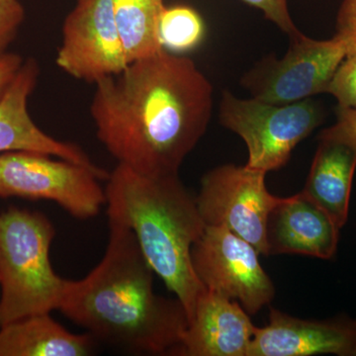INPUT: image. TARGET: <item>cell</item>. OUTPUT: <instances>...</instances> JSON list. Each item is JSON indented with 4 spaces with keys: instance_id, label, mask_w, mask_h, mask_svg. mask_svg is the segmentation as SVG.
<instances>
[{
    "instance_id": "cell-12",
    "label": "cell",
    "mask_w": 356,
    "mask_h": 356,
    "mask_svg": "<svg viewBox=\"0 0 356 356\" xmlns=\"http://www.w3.org/2000/svg\"><path fill=\"white\" fill-rule=\"evenodd\" d=\"M40 67L35 58L24 60L17 76L0 100V154L37 152L98 168L81 147L55 139L33 120L28 102L36 88Z\"/></svg>"
},
{
    "instance_id": "cell-20",
    "label": "cell",
    "mask_w": 356,
    "mask_h": 356,
    "mask_svg": "<svg viewBox=\"0 0 356 356\" xmlns=\"http://www.w3.org/2000/svg\"><path fill=\"white\" fill-rule=\"evenodd\" d=\"M24 19V7L19 0H0V58L8 53Z\"/></svg>"
},
{
    "instance_id": "cell-4",
    "label": "cell",
    "mask_w": 356,
    "mask_h": 356,
    "mask_svg": "<svg viewBox=\"0 0 356 356\" xmlns=\"http://www.w3.org/2000/svg\"><path fill=\"white\" fill-rule=\"evenodd\" d=\"M53 222L39 211L0 210V327L58 310L67 280L50 259Z\"/></svg>"
},
{
    "instance_id": "cell-8",
    "label": "cell",
    "mask_w": 356,
    "mask_h": 356,
    "mask_svg": "<svg viewBox=\"0 0 356 356\" xmlns=\"http://www.w3.org/2000/svg\"><path fill=\"white\" fill-rule=\"evenodd\" d=\"M266 172L235 165L206 173L196 202L207 226L222 227L267 257L266 225L281 198L267 191Z\"/></svg>"
},
{
    "instance_id": "cell-15",
    "label": "cell",
    "mask_w": 356,
    "mask_h": 356,
    "mask_svg": "<svg viewBox=\"0 0 356 356\" xmlns=\"http://www.w3.org/2000/svg\"><path fill=\"white\" fill-rule=\"evenodd\" d=\"M318 139L320 144L302 192L341 229L348 222L350 213L356 151L339 140Z\"/></svg>"
},
{
    "instance_id": "cell-14",
    "label": "cell",
    "mask_w": 356,
    "mask_h": 356,
    "mask_svg": "<svg viewBox=\"0 0 356 356\" xmlns=\"http://www.w3.org/2000/svg\"><path fill=\"white\" fill-rule=\"evenodd\" d=\"M255 327L241 304L206 288L177 355L248 356Z\"/></svg>"
},
{
    "instance_id": "cell-9",
    "label": "cell",
    "mask_w": 356,
    "mask_h": 356,
    "mask_svg": "<svg viewBox=\"0 0 356 356\" xmlns=\"http://www.w3.org/2000/svg\"><path fill=\"white\" fill-rule=\"evenodd\" d=\"M257 248L222 227L206 225L191 250L194 270L204 286L238 302L255 315L273 301L275 288Z\"/></svg>"
},
{
    "instance_id": "cell-13",
    "label": "cell",
    "mask_w": 356,
    "mask_h": 356,
    "mask_svg": "<svg viewBox=\"0 0 356 356\" xmlns=\"http://www.w3.org/2000/svg\"><path fill=\"white\" fill-rule=\"evenodd\" d=\"M339 229L334 220L303 192L281 198L266 225L267 255L303 254L331 259Z\"/></svg>"
},
{
    "instance_id": "cell-18",
    "label": "cell",
    "mask_w": 356,
    "mask_h": 356,
    "mask_svg": "<svg viewBox=\"0 0 356 356\" xmlns=\"http://www.w3.org/2000/svg\"><path fill=\"white\" fill-rule=\"evenodd\" d=\"M200 14L185 6L165 7L159 25V42L165 50L182 54L197 48L205 37Z\"/></svg>"
},
{
    "instance_id": "cell-21",
    "label": "cell",
    "mask_w": 356,
    "mask_h": 356,
    "mask_svg": "<svg viewBox=\"0 0 356 356\" xmlns=\"http://www.w3.org/2000/svg\"><path fill=\"white\" fill-rule=\"evenodd\" d=\"M245 3L259 9L264 13L266 19L270 20L286 33L290 39L302 34L295 23L288 9L287 0H242Z\"/></svg>"
},
{
    "instance_id": "cell-23",
    "label": "cell",
    "mask_w": 356,
    "mask_h": 356,
    "mask_svg": "<svg viewBox=\"0 0 356 356\" xmlns=\"http://www.w3.org/2000/svg\"><path fill=\"white\" fill-rule=\"evenodd\" d=\"M24 64V58L14 53H7L0 58V100L6 95Z\"/></svg>"
},
{
    "instance_id": "cell-11",
    "label": "cell",
    "mask_w": 356,
    "mask_h": 356,
    "mask_svg": "<svg viewBox=\"0 0 356 356\" xmlns=\"http://www.w3.org/2000/svg\"><path fill=\"white\" fill-rule=\"evenodd\" d=\"M355 322L309 321L271 308L268 325L255 327L248 356L353 355Z\"/></svg>"
},
{
    "instance_id": "cell-1",
    "label": "cell",
    "mask_w": 356,
    "mask_h": 356,
    "mask_svg": "<svg viewBox=\"0 0 356 356\" xmlns=\"http://www.w3.org/2000/svg\"><path fill=\"white\" fill-rule=\"evenodd\" d=\"M95 86L98 140L118 165L140 175L178 173L209 125V79L191 58L165 49Z\"/></svg>"
},
{
    "instance_id": "cell-6",
    "label": "cell",
    "mask_w": 356,
    "mask_h": 356,
    "mask_svg": "<svg viewBox=\"0 0 356 356\" xmlns=\"http://www.w3.org/2000/svg\"><path fill=\"white\" fill-rule=\"evenodd\" d=\"M109 173L37 152L0 154V197L57 203L72 217L88 220L106 205L100 180Z\"/></svg>"
},
{
    "instance_id": "cell-5",
    "label": "cell",
    "mask_w": 356,
    "mask_h": 356,
    "mask_svg": "<svg viewBox=\"0 0 356 356\" xmlns=\"http://www.w3.org/2000/svg\"><path fill=\"white\" fill-rule=\"evenodd\" d=\"M324 118V110L313 98L274 104L254 97L242 99L225 90L220 103V123L247 145L245 165L266 173L286 165L293 149Z\"/></svg>"
},
{
    "instance_id": "cell-16",
    "label": "cell",
    "mask_w": 356,
    "mask_h": 356,
    "mask_svg": "<svg viewBox=\"0 0 356 356\" xmlns=\"http://www.w3.org/2000/svg\"><path fill=\"white\" fill-rule=\"evenodd\" d=\"M96 341L88 332L67 331L50 313L0 327V356H86L93 353Z\"/></svg>"
},
{
    "instance_id": "cell-19",
    "label": "cell",
    "mask_w": 356,
    "mask_h": 356,
    "mask_svg": "<svg viewBox=\"0 0 356 356\" xmlns=\"http://www.w3.org/2000/svg\"><path fill=\"white\" fill-rule=\"evenodd\" d=\"M327 93L336 98L339 107L356 109V40L334 74Z\"/></svg>"
},
{
    "instance_id": "cell-3",
    "label": "cell",
    "mask_w": 356,
    "mask_h": 356,
    "mask_svg": "<svg viewBox=\"0 0 356 356\" xmlns=\"http://www.w3.org/2000/svg\"><path fill=\"white\" fill-rule=\"evenodd\" d=\"M105 193L108 219L132 229L154 273L175 293L189 322L206 289L191 257L206 227L196 197L178 173L145 175L122 165L109 173Z\"/></svg>"
},
{
    "instance_id": "cell-7",
    "label": "cell",
    "mask_w": 356,
    "mask_h": 356,
    "mask_svg": "<svg viewBox=\"0 0 356 356\" xmlns=\"http://www.w3.org/2000/svg\"><path fill=\"white\" fill-rule=\"evenodd\" d=\"M356 40L355 31H337L329 40H314L303 33L290 39L282 58L268 57L243 76L252 97L287 104L327 93L334 74Z\"/></svg>"
},
{
    "instance_id": "cell-24",
    "label": "cell",
    "mask_w": 356,
    "mask_h": 356,
    "mask_svg": "<svg viewBox=\"0 0 356 356\" xmlns=\"http://www.w3.org/2000/svg\"><path fill=\"white\" fill-rule=\"evenodd\" d=\"M337 31L356 30V0H343L337 19Z\"/></svg>"
},
{
    "instance_id": "cell-10",
    "label": "cell",
    "mask_w": 356,
    "mask_h": 356,
    "mask_svg": "<svg viewBox=\"0 0 356 356\" xmlns=\"http://www.w3.org/2000/svg\"><path fill=\"white\" fill-rule=\"evenodd\" d=\"M56 64L70 76L96 84L129 63L111 0H76L63 24Z\"/></svg>"
},
{
    "instance_id": "cell-22",
    "label": "cell",
    "mask_w": 356,
    "mask_h": 356,
    "mask_svg": "<svg viewBox=\"0 0 356 356\" xmlns=\"http://www.w3.org/2000/svg\"><path fill=\"white\" fill-rule=\"evenodd\" d=\"M320 137L339 140L356 151V109L337 107L336 123L323 131Z\"/></svg>"
},
{
    "instance_id": "cell-17",
    "label": "cell",
    "mask_w": 356,
    "mask_h": 356,
    "mask_svg": "<svg viewBox=\"0 0 356 356\" xmlns=\"http://www.w3.org/2000/svg\"><path fill=\"white\" fill-rule=\"evenodd\" d=\"M115 21L129 63L163 50L159 25L165 9L163 0H111Z\"/></svg>"
},
{
    "instance_id": "cell-2",
    "label": "cell",
    "mask_w": 356,
    "mask_h": 356,
    "mask_svg": "<svg viewBox=\"0 0 356 356\" xmlns=\"http://www.w3.org/2000/svg\"><path fill=\"white\" fill-rule=\"evenodd\" d=\"M102 261L81 280H67L58 310L95 337L134 353L177 355L188 327L179 300L154 289V270L132 229L108 219Z\"/></svg>"
},
{
    "instance_id": "cell-25",
    "label": "cell",
    "mask_w": 356,
    "mask_h": 356,
    "mask_svg": "<svg viewBox=\"0 0 356 356\" xmlns=\"http://www.w3.org/2000/svg\"><path fill=\"white\" fill-rule=\"evenodd\" d=\"M355 350H353V355H356V322H355Z\"/></svg>"
}]
</instances>
